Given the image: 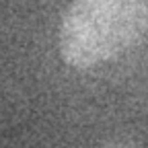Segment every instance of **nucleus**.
<instances>
[{"label": "nucleus", "mask_w": 148, "mask_h": 148, "mask_svg": "<svg viewBox=\"0 0 148 148\" xmlns=\"http://www.w3.org/2000/svg\"><path fill=\"white\" fill-rule=\"evenodd\" d=\"M144 23L146 0H72L60 27V53L72 68H92L121 53Z\"/></svg>", "instance_id": "obj_1"}]
</instances>
